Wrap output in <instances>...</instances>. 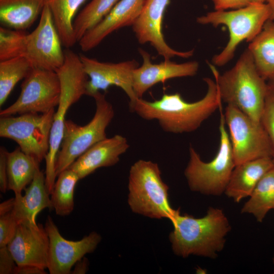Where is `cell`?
<instances>
[{
  "label": "cell",
  "mask_w": 274,
  "mask_h": 274,
  "mask_svg": "<svg viewBox=\"0 0 274 274\" xmlns=\"http://www.w3.org/2000/svg\"><path fill=\"white\" fill-rule=\"evenodd\" d=\"M203 80L207 91L197 101L187 102L178 93L164 94L161 98L153 101L137 98L129 102V110L144 119L157 120L165 132L176 134L193 132L222 103L215 80L209 78Z\"/></svg>",
  "instance_id": "1"
},
{
  "label": "cell",
  "mask_w": 274,
  "mask_h": 274,
  "mask_svg": "<svg viewBox=\"0 0 274 274\" xmlns=\"http://www.w3.org/2000/svg\"><path fill=\"white\" fill-rule=\"evenodd\" d=\"M171 222L174 229L169 239L172 250L183 258L193 255L215 258L224 249L231 230L223 210L214 207H210L202 217L180 213Z\"/></svg>",
  "instance_id": "2"
},
{
  "label": "cell",
  "mask_w": 274,
  "mask_h": 274,
  "mask_svg": "<svg viewBox=\"0 0 274 274\" xmlns=\"http://www.w3.org/2000/svg\"><path fill=\"white\" fill-rule=\"evenodd\" d=\"M210 66L222 102L260 122L268 86L258 73L248 49L243 52L231 68L222 74Z\"/></svg>",
  "instance_id": "3"
},
{
  "label": "cell",
  "mask_w": 274,
  "mask_h": 274,
  "mask_svg": "<svg viewBox=\"0 0 274 274\" xmlns=\"http://www.w3.org/2000/svg\"><path fill=\"white\" fill-rule=\"evenodd\" d=\"M65 60L56 72L61 84V94L58 108L55 111L50 131L49 149L45 158L46 185L51 193L56 175L55 161L62 141L65 115L71 106L86 95L88 76L84 70L79 55L70 49L64 50Z\"/></svg>",
  "instance_id": "4"
},
{
  "label": "cell",
  "mask_w": 274,
  "mask_h": 274,
  "mask_svg": "<svg viewBox=\"0 0 274 274\" xmlns=\"http://www.w3.org/2000/svg\"><path fill=\"white\" fill-rule=\"evenodd\" d=\"M128 188V203L136 214L172 221L180 213L170 204L169 188L156 163L143 159L134 162L129 170Z\"/></svg>",
  "instance_id": "5"
},
{
  "label": "cell",
  "mask_w": 274,
  "mask_h": 274,
  "mask_svg": "<svg viewBox=\"0 0 274 274\" xmlns=\"http://www.w3.org/2000/svg\"><path fill=\"white\" fill-rule=\"evenodd\" d=\"M222 109L221 105L219 108L220 144L216 155L210 161L204 162L195 149L190 146L189 159L184 170L190 190L207 195L219 196L224 193L235 166Z\"/></svg>",
  "instance_id": "6"
},
{
  "label": "cell",
  "mask_w": 274,
  "mask_h": 274,
  "mask_svg": "<svg viewBox=\"0 0 274 274\" xmlns=\"http://www.w3.org/2000/svg\"><path fill=\"white\" fill-rule=\"evenodd\" d=\"M270 10L267 3H251L231 10H215L197 18L201 24L217 27L226 26L229 40L225 47L212 58L213 64L222 66L233 57L237 46L244 41L251 42L261 31L269 19Z\"/></svg>",
  "instance_id": "7"
},
{
  "label": "cell",
  "mask_w": 274,
  "mask_h": 274,
  "mask_svg": "<svg viewBox=\"0 0 274 274\" xmlns=\"http://www.w3.org/2000/svg\"><path fill=\"white\" fill-rule=\"evenodd\" d=\"M93 97L96 110L88 123L81 126L72 120H65L63 136L55 161L57 177L91 146L107 138L106 128L114 116L113 106L100 92Z\"/></svg>",
  "instance_id": "8"
},
{
  "label": "cell",
  "mask_w": 274,
  "mask_h": 274,
  "mask_svg": "<svg viewBox=\"0 0 274 274\" xmlns=\"http://www.w3.org/2000/svg\"><path fill=\"white\" fill-rule=\"evenodd\" d=\"M54 109L45 113H26L0 118V136L11 139L26 154L40 163L49 149Z\"/></svg>",
  "instance_id": "9"
},
{
  "label": "cell",
  "mask_w": 274,
  "mask_h": 274,
  "mask_svg": "<svg viewBox=\"0 0 274 274\" xmlns=\"http://www.w3.org/2000/svg\"><path fill=\"white\" fill-rule=\"evenodd\" d=\"M60 94V81L56 72L32 68L24 79L18 98L1 110L0 116L47 113L58 106Z\"/></svg>",
  "instance_id": "10"
},
{
  "label": "cell",
  "mask_w": 274,
  "mask_h": 274,
  "mask_svg": "<svg viewBox=\"0 0 274 274\" xmlns=\"http://www.w3.org/2000/svg\"><path fill=\"white\" fill-rule=\"evenodd\" d=\"M224 115L235 165L263 157H271L268 136L261 122L234 107L227 105Z\"/></svg>",
  "instance_id": "11"
},
{
  "label": "cell",
  "mask_w": 274,
  "mask_h": 274,
  "mask_svg": "<svg viewBox=\"0 0 274 274\" xmlns=\"http://www.w3.org/2000/svg\"><path fill=\"white\" fill-rule=\"evenodd\" d=\"M62 46L51 13L45 5L37 26L28 33L24 57L33 68L56 72L65 60Z\"/></svg>",
  "instance_id": "12"
},
{
  "label": "cell",
  "mask_w": 274,
  "mask_h": 274,
  "mask_svg": "<svg viewBox=\"0 0 274 274\" xmlns=\"http://www.w3.org/2000/svg\"><path fill=\"white\" fill-rule=\"evenodd\" d=\"M45 228L49 239L47 269L50 274L71 273L75 263L86 254L93 252L101 240L100 235L95 231L79 241L66 239L50 216L46 219Z\"/></svg>",
  "instance_id": "13"
},
{
  "label": "cell",
  "mask_w": 274,
  "mask_h": 274,
  "mask_svg": "<svg viewBox=\"0 0 274 274\" xmlns=\"http://www.w3.org/2000/svg\"><path fill=\"white\" fill-rule=\"evenodd\" d=\"M84 70L89 79L86 95L93 96L100 90L106 91L111 86L121 88L129 98V102L137 98L133 89L134 70L139 67L134 60L119 63L103 62L83 54L79 55Z\"/></svg>",
  "instance_id": "14"
},
{
  "label": "cell",
  "mask_w": 274,
  "mask_h": 274,
  "mask_svg": "<svg viewBox=\"0 0 274 274\" xmlns=\"http://www.w3.org/2000/svg\"><path fill=\"white\" fill-rule=\"evenodd\" d=\"M7 247L17 265H31L47 268L49 239L45 227L36 221L19 224Z\"/></svg>",
  "instance_id": "15"
},
{
  "label": "cell",
  "mask_w": 274,
  "mask_h": 274,
  "mask_svg": "<svg viewBox=\"0 0 274 274\" xmlns=\"http://www.w3.org/2000/svg\"><path fill=\"white\" fill-rule=\"evenodd\" d=\"M169 0H145L142 10L132 25L136 38L141 44L150 43L165 60L178 56L188 58L194 50L179 51L166 43L162 33V24L165 9Z\"/></svg>",
  "instance_id": "16"
},
{
  "label": "cell",
  "mask_w": 274,
  "mask_h": 274,
  "mask_svg": "<svg viewBox=\"0 0 274 274\" xmlns=\"http://www.w3.org/2000/svg\"><path fill=\"white\" fill-rule=\"evenodd\" d=\"M143 62L141 67L136 68L133 73L132 86L137 98H142L144 93L155 84L166 80L179 77L195 76L198 70L199 64L196 61L177 63L164 60L154 64L151 61L150 55L140 49Z\"/></svg>",
  "instance_id": "17"
},
{
  "label": "cell",
  "mask_w": 274,
  "mask_h": 274,
  "mask_svg": "<svg viewBox=\"0 0 274 274\" xmlns=\"http://www.w3.org/2000/svg\"><path fill=\"white\" fill-rule=\"evenodd\" d=\"M145 0H119L108 14L88 30L79 41L84 52L98 45L115 30L132 25L139 16Z\"/></svg>",
  "instance_id": "18"
},
{
  "label": "cell",
  "mask_w": 274,
  "mask_h": 274,
  "mask_svg": "<svg viewBox=\"0 0 274 274\" xmlns=\"http://www.w3.org/2000/svg\"><path fill=\"white\" fill-rule=\"evenodd\" d=\"M129 147L127 139L121 135L106 138L89 148L69 168L82 179L99 168L115 165Z\"/></svg>",
  "instance_id": "19"
},
{
  "label": "cell",
  "mask_w": 274,
  "mask_h": 274,
  "mask_svg": "<svg viewBox=\"0 0 274 274\" xmlns=\"http://www.w3.org/2000/svg\"><path fill=\"white\" fill-rule=\"evenodd\" d=\"M274 166L270 157L248 161L235 165L224 193L236 203L249 197L263 176Z\"/></svg>",
  "instance_id": "20"
},
{
  "label": "cell",
  "mask_w": 274,
  "mask_h": 274,
  "mask_svg": "<svg viewBox=\"0 0 274 274\" xmlns=\"http://www.w3.org/2000/svg\"><path fill=\"white\" fill-rule=\"evenodd\" d=\"M25 194H15V204L12 213L19 224L25 221H36L37 215L43 210L52 209L46 185L45 175L40 168Z\"/></svg>",
  "instance_id": "21"
},
{
  "label": "cell",
  "mask_w": 274,
  "mask_h": 274,
  "mask_svg": "<svg viewBox=\"0 0 274 274\" xmlns=\"http://www.w3.org/2000/svg\"><path fill=\"white\" fill-rule=\"evenodd\" d=\"M46 0H0L1 26L23 30L30 27L41 14Z\"/></svg>",
  "instance_id": "22"
},
{
  "label": "cell",
  "mask_w": 274,
  "mask_h": 274,
  "mask_svg": "<svg viewBox=\"0 0 274 274\" xmlns=\"http://www.w3.org/2000/svg\"><path fill=\"white\" fill-rule=\"evenodd\" d=\"M40 163L19 147L7 154L8 189L22 194L32 181Z\"/></svg>",
  "instance_id": "23"
},
{
  "label": "cell",
  "mask_w": 274,
  "mask_h": 274,
  "mask_svg": "<svg viewBox=\"0 0 274 274\" xmlns=\"http://www.w3.org/2000/svg\"><path fill=\"white\" fill-rule=\"evenodd\" d=\"M256 68L265 80L274 74V21L268 20L247 48Z\"/></svg>",
  "instance_id": "24"
},
{
  "label": "cell",
  "mask_w": 274,
  "mask_h": 274,
  "mask_svg": "<svg viewBox=\"0 0 274 274\" xmlns=\"http://www.w3.org/2000/svg\"><path fill=\"white\" fill-rule=\"evenodd\" d=\"M86 0H46L62 45L66 49L77 42L75 37L74 17L80 6Z\"/></svg>",
  "instance_id": "25"
},
{
  "label": "cell",
  "mask_w": 274,
  "mask_h": 274,
  "mask_svg": "<svg viewBox=\"0 0 274 274\" xmlns=\"http://www.w3.org/2000/svg\"><path fill=\"white\" fill-rule=\"evenodd\" d=\"M249 197L241 212L252 214L262 222L267 213L274 209V166L263 176Z\"/></svg>",
  "instance_id": "26"
},
{
  "label": "cell",
  "mask_w": 274,
  "mask_h": 274,
  "mask_svg": "<svg viewBox=\"0 0 274 274\" xmlns=\"http://www.w3.org/2000/svg\"><path fill=\"white\" fill-rule=\"evenodd\" d=\"M50 194L53 209L60 216L69 215L74 208V194L80 180L77 174L68 168L58 174Z\"/></svg>",
  "instance_id": "27"
},
{
  "label": "cell",
  "mask_w": 274,
  "mask_h": 274,
  "mask_svg": "<svg viewBox=\"0 0 274 274\" xmlns=\"http://www.w3.org/2000/svg\"><path fill=\"white\" fill-rule=\"evenodd\" d=\"M32 68L23 56L0 61V106L5 102L17 83Z\"/></svg>",
  "instance_id": "28"
},
{
  "label": "cell",
  "mask_w": 274,
  "mask_h": 274,
  "mask_svg": "<svg viewBox=\"0 0 274 274\" xmlns=\"http://www.w3.org/2000/svg\"><path fill=\"white\" fill-rule=\"evenodd\" d=\"M119 0H91L79 13L74 22L77 42L89 29L99 23Z\"/></svg>",
  "instance_id": "29"
},
{
  "label": "cell",
  "mask_w": 274,
  "mask_h": 274,
  "mask_svg": "<svg viewBox=\"0 0 274 274\" xmlns=\"http://www.w3.org/2000/svg\"><path fill=\"white\" fill-rule=\"evenodd\" d=\"M28 33L23 30L0 27V61L24 57Z\"/></svg>",
  "instance_id": "30"
},
{
  "label": "cell",
  "mask_w": 274,
  "mask_h": 274,
  "mask_svg": "<svg viewBox=\"0 0 274 274\" xmlns=\"http://www.w3.org/2000/svg\"><path fill=\"white\" fill-rule=\"evenodd\" d=\"M260 122L269 139L274 162V92L269 87Z\"/></svg>",
  "instance_id": "31"
},
{
  "label": "cell",
  "mask_w": 274,
  "mask_h": 274,
  "mask_svg": "<svg viewBox=\"0 0 274 274\" xmlns=\"http://www.w3.org/2000/svg\"><path fill=\"white\" fill-rule=\"evenodd\" d=\"M18 225L12 211L0 216V247L8 246L15 236Z\"/></svg>",
  "instance_id": "32"
},
{
  "label": "cell",
  "mask_w": 274,
  "mask_h": 274,
  "mask_svg": "<svg viewBox=\"0 0 274 274\" xmlns=\"http://www.w3.org/2000/svg\"><path fill=\"white\" fill-rule=\"evenodd\" d=\"M17 266L7 246L0 247V274H14Z\"/></svg>",
  "instance_id": "33"
},
{
  "label": "cell",
  "mask_w": 274,
  "mask_h": 274,
  "mask_svg": "<svg viewBox=\"0 0 274 274\" xmlns=\"http://www.w3.org/2000/svg\"><path fill=\"white\" fill-rule=\"evenodd\" d=\"M8 151L3 146L0 148V190L5 193L8 189L7 154Z\"/></svg>",
  "instance_id": "34"
},
{
  "label": "cell",
  "mask_w": 274,
  "mask_h": 274,
  "mask_svg": "<svg viewBox=\"0 0 274 274\" xmlns=\"http://www.w3.org/2000/svg\"><path fill=\"white\" fill-rule=\"evenodd\" d=\"M215 10L237 9L251 4V0H211Z\"/></svg>",
  "instance_id": "35"
},
{
  "label": "cell",
  "mask_w": 274,
  "mask_h": 274,
  "mask_svg": "<svg viewBox=\"0 0 274 274\" xmlns=\"http://www.w3.org/2000/svg\"><path fill=\"white\" fill-rule=\"evenodd\" d=\"M45 269L31 265H17L14 274H46Z\"/></svg>",
  "instance_id": "36"
},
{
  "label": "cell",
  "mask_w": 274,
  "mask_h": 274,
  "mask_svg": "<svg viewBox=\"0 0 274 274\" xmlns=\"http://www.w3.org/2000/svg\"><path fill=\"white\" fill-rule=\"evenodd\" d=\"M89 262L85 256L78 261L74 265V268L71 271L72 274H84L88 269Z\"/></svg>",
  "instance_id": "37"
},
{
  "label": "cell",
  "mask_w": 274,
  "mask_h": 274,
  "mask_svg": "<svg viewBox=\"0 0 274 274\" xmlns=\"http://www.w3.org/2000/svg\"><path fill=\"white\" fill-rule=\"evenodd\" d=\"M15 204V197L10 198L0 204V216L10 212Z\"/></svg>",
  "instance_id": "38"
},
{
  "label": "cell",
  "mask_w": 274,
  "mask_h": 274,
  "mask_svg": "<svg viewBox=\"0 0 274 274\" xmlns=\"http://www.w3.org/2000/svg\"><path fill=\"white\" fill-rule=\"evenodd\" d=\"M266 3L270 10L269 20L274 21V0H267Z\"/></svg>",
  "instance_id": "39"
},
{
  "label": "cell",
  "mask_w": 274,
  "mask_h": 274,
  "mask_svg": "<svg viewBox=\"0 0 274 274\" xmlns=\"http://www.w3.org/2000/svg\"><path fill=\"white\" fill-rule=\"evenodd\" d=\"M267 81L268 87L274 92V74Z\"/></svg>",
  "instance_id": "40"
},
{
  "label": "cell",
  "mask_w": 274,
  "mask_h": 274,
  "mask_svg": "<svg viewBox=\"0 0 274 274\" xmlns=\"http://www.w3.org/2000/svg\"><path fill=\"white\" fill-rule=\"evenodd\" d=\"M267 0H251V3H266Z\"/></svg>",
  "instance_id": "41"
},
{
  "label": "cell",
  "mask_w": 274,
  "mask_h": 274,
  "mask_svg": "<svg viewBox=\"0 0 274 274\" xmlns=\"http://www.w3.org/2000/svg\"><path fill=\"white\" fill-rule=\"evenodd\" d=\"M272 261H273V263L274 264V255H273V256ZM273 273H274V272H273Z\"/></svg>",
  "instance_id": "42"
}]
</instances>
